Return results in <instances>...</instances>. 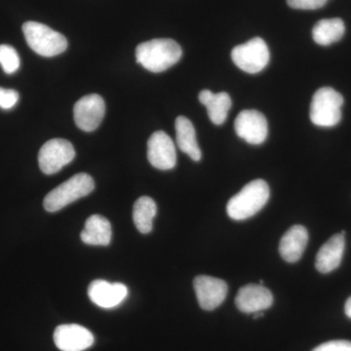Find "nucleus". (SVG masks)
I'll return each mask as SVG.
<instances>
[{"instance_id":"1","label":"nucleus","mask_w":351,"mask_h":351,"mask_svg":"<svg viewBox=\"0 0 351 351\" xmlns=\"http://www.w3.org/2000/svg\"><path fill=\"white\" fill-rule=\"evenodd\" d=\"M181 46L169 38H157L138 44L136 60L152 73H162L174 66L182 58Z\"/></svg>"},{"instance_id":"2","label":"nucleus","mask_w":351,"mask_h":351,"mask_svg":"<svg viewBox=\"0 0 351 351\" xmlns=\"http://www.w3.org/2000/svg\"><path fill=\"white\" fill-rule=\"evenodd\" d=\"M269 195L267 182L261 179L254 180L230 198L226 205V212L234 221L250 219L265 206Z\"/></svg>"},{"instance_id":"3","label":"nucleus","mask_w":351,"mask_h":351,"mask_svg":"<svg viewBox=\"0 0 351 351\" xmlns=\"http://www.w3.org/2000/svg\"><path fill=\"white\" fill-rule=\"evenodd\" d=\"M94 189V180L91 176L80 173L50 191L44 198L43 206L46 211L54 213L87 196Z\"/></svg>"},{"instance_id":"4","label":"nucleus","mask_w":351,"mask_h":351,"mask_svg":"<svg viewBox=\"0 0 351 351\" xmlns=\"http://www.w3.org/2000/svg\"><path fill=\"white\" fill-rule=\"evenodd\" d=\"M23 32L27 45L40 56H57L68 48V40L63 34L41 23H25L23 25Z\"/></svg>"},{"instance_id":"5","label":"nucleus","mask_w":351,"mask_h":351,"mask_svg":"<svg viewBox=\"0 0 351 351\" xmlns=\"http://www.w3.org/2000/svg\"><path fill=\"white\" fill-rule=\"evenodd\" d=\"M343 98L331 87H323L314 93L311 105V120L316 126L332 127L341 121Z\"/></svg>"},{"instance_id":"6","label":"nucleus","mask_w":351,"mask_h":351,"mask_svg":"<svg viewBox=\"0 0 351 351\" xmlns=\"http://www.w3.org/2000/svg\"><path fill=\"white\" fill-rule=\"evenodd\" d=\"M269 47L261 38H252L232 51L233 63L245 73L252 75L262 71L269 64Z\"/></svg>"},{"instance_id":"7","label":"nucleus","mask_w":351,"mask_h":351,"mask_svg":"<svg viewBox=\"0 0 351 351\" xmlns=\"http://www.w3.org/2000/svg\"><path fill=\"white\" fill-rule=\"evenodd\" d=\"M73 145L64 138H52L43 145L38 154V163L46 175H53L75 159Z\"/></svg>"},{"instance_id":"8","label":"nucleus","mask_w":351,"mask_h":351,"mask_svg":"<svg viewBox=\"0 0 351 351\" xmlns=\"http://www.w3.org/2000/svg\"><path fill=\"white\" fill-rule=\"evenodd\" d=\"M106 104L100 95L90 94L76 101L73 115L80 130L92 132L100 126L105 117Z\"/></svg>"},{"instance_id":"9","label":"nucleus","mask_w":351,"mask_h":351,"mask_svg":"<svg viewBox=\"0 0 351 351\" xmlns=\"http://www.w3.org/2000/svg\"><path fill=\"white\" fill-rule=\"evenodd\" d=\"M234 129L239 138L251 145L263 144L269 133L267 119L255 110H242L235 119Z\"/></svg>"},{"instance_id":"10","label":"nucleus","mask_w":351,"mask_h":351,"mask_svg":"<svg viewBox=\"0 0 351 351\" xmlns=\"http://www.w3.org/2000/svg\"><path fill=\"white\" fill-rule=\"evenodd\" d=\"M147 159L156 169L165 171L175 167L177 163L175 144L165 132H154L149 138Z\"/></svg>"},{"instance_id":"11","label":"nucleus","mask_w":351,"mask_h":351,"mask_svg":"<svg viewBox=\"0 0 351 351\" xmlns=\"http://www.w3.org/2000/svg\"><path fill=\"white\" fill-rule=\"evenodd\" d=\"M196 297L201 308L214 311L221 306L228 295V284L216 277L199 276L193 281Z\"/></svg>"},{"instance_id":"12","label":"nucleus","mask_w":351,"mask_h":351,"mask_svg":"<svg viewBox=\"0 0 351 351\" xmlns=\"http://www.w3.org/2000/svg\"><path fill=\"white\" fill-rule=\"evenodd\" d=\"M55 345L61 351H84L94 343V336L86 328L77 324L60 325L54 332Z\"/></svg>"},{"instance_id":"13","label":"nucleus","mask_w":351,"mask_h":351,"mask_svg":"<svg viewBox=\"0 0 351 351\" xmlns=\"http://www.w3.org/2000/svg\"><path fill=\"white\" fill-rule=\"evenodd\" d=\"M274 304V295L269 289L260 284H249L240 288L235 304L241 313H255L269 308Z\"/></svg>"},{"instance_id":"14","label":"nucleus","mask_w":351,"mask_h":351,"mask_svg":"<svg viewBox=\"0 0 351 351\" xmlns=\"http://www.w3.org/2000/svg\"><path fill=\"white\" fill-rule=\"evenodd\" d=\"M128 295V289L122 283H110L108 281H92L88 287V295L92 302L103 308H112L119 306Z\"/></svg>"},{"instance_id":"15","label":"nucleus","mask_w":351,"mask_h":351,"mask_svg":"<svg viewBox=\"0 0 351 351\" xmlns=\"http://www.w3.org/2000/svg\"><path fill=\"white\" fill-rule=\"evenodd\" d=\"M345 233L341 232L332 235L318 251L315 267L320 274H330L341 265L346 248Z\"/></svg>"},{"instance_id":"16","label":"nucleus","mask_w":351,"mask_h":351,"mask_svg":"<svg viewBox=\"0 0 351 351\" xmlns=\"http://www.w3.org/2000/svg\"><path fill=\"white\" fill-rule=\"evenodd\" d=\"M308 242V232L304 226L295 225L289 228L279 244L281 258L287 263H295L302 258Z\"/></svg>"},{"instance_id":"17","label":"nucleus","mask_w":351,"mask_h":351,"mask_svg":"<svg viewBox=\"0 0 351 351\" xmlns=\"http://www.w3.org/2000/svg\"><path fill=\"white\" fill-rule=\"evenodd\" d=\"M80 239L85 244L92 246H108L112 240V226L105 217L93 215L85 221Z\"/></svg>"},{"instance_id":"18","label":"nucleus","mask_w":351,"mask_h":351,"mask_svg":"<svg viewBox=\"0 0 351 351\" xmlns=\"http://www.w3.org/2000/svg\"><path fill=\"white\" fill-rule=\"evenodd\" d=\"M200 103L207 108L208 117L215 125H221L232 108V99L226 92L215 94L210 90H202L198 96Z\"/></svg>"},{"instance_id":"19","label":"nucleus","mask_w":351,"mask_h":351,"mask_svg":"<svg viewBox=\"0 0 351 351\" xmlns=\"http://www.w3.org/2000/svg\"><path fill=\"white\" fill-rule=\"evenodd\" d=\"M175 128L179 149L188 154L193 161H199L202 154L196 140L195 127L191 120L184 117H178L175 122Z\"/></svg>"},{"instance_id":"20","label":"nucleus","mask_w":351,"mask_h":351,"mask_svg":"<svg viewBox=\"0 0 351 351\" xmlns=\"http://www.w3.org/2000/svg\"><path fill=\"white\" fill-rule=\"evenodd\" d=\"M346 25L339 18L323 19L316 23L313 29V40L322 46L338 43L345 36Z\"/></svg>"},{"instance_id":"21","label":"nucleus","mask_w":351,"mask_h":351,"mask_svg":"<svg viewBox=\"0 0 351 351\" xmlns=\"http://www.w3.org/2000/svg\"><path fill=\"white\" fill-rule=\"evenodd\" d=\"M157 214L156 203L149 196H142L136 201L133 208V221L136 228L143 234L152 230V223Z\"/></svg>"},{"instance_id":"22","label":"nucleus","mask_w":351,"mask_h":351,"mask_svg":"<svg viewBox=\"0 0 351 351\" xmlns=\"http://www.w3.org/2000/svg\"><path fill=\"white\" fill-rule=\"evenodd\" d=\"M0 64L7 75H13L19 69L20 57L15 48L7 44L0 45Z\"/></svg>"},{"instance_id":"23","label":"nucleus","mask_w":351,"mask_h":351,"mask_svg":"<svg viewBox=\"0 0 351 351\" xmlns=\"http://www.w3.org/2000/svg\"><path fill=\"white\" fill-rule=\"evenodd\" d=\"M19 98V93L15 90L0 87V108L3 110H9V108L15 107Z\"/></svg>"},{"instance_id":"24","label":"nucleus","mask_w":351,"mask_h":351,"mask_svg":"<svg viewBox=\"0 0 351 351\" xmlns=\"http://www.w3.org/2000/svg\"><path fill=\"white\" fill-rule=\"evenodd\" d=\"M328 0H287L291 8L302 9V10H315L326 4Z\"/></svg>"},{"instance_id":"25","label":"nucleus","mask_w":351,"mask_h":351,"mask_svg":"<svg viewBox=\"0 0 351 351\" xmlns=\"http://www.w3.org/2000/svg\"><path fill=\"white\" fill-rule=\"evenodd\" d=\"M313 351H351V341L345 339L327 341L318 346Z\"/></svg>"},{"instance_id":"26","label":"nucleus","mask_w":351,"mask_h":351,"mask_svg":"<svg viewBox=\"0 0 351 351\" xmlns=\"http://www.w3.org/2000/svg\"><path fill=\"white\" fill-rule=\"evenodd\" d=\"M345 313L346 316L351 319V295L346 302Z\"/></svg>"},{"instance_id":"27","label":"nucleus","mask_w":351,"mask_h":351,"mask_svg":"<svg viewBox=\"0 0 351 351\" xmlns=\"http://www.w3.org/2000/svg\"><path fill=\"white\" fill-rule=\"evenodd\" d=\"M263 311H258V313H254V318H255V319H257V318L263 317Z\"/></svg>"},{"instance_id":"28","label":"nucleus","mask_w":351,"mask_h":351,"mask_svg":"<svg viewBox=\"0 0 351 351\" xmlns=\"http://www.w3.org/2000/svg\"><path fill=\"white\" fill-rule=\"evenodd\" d=\"M258 284H260V285H263V280H260V283H258Z\"/></svg>"}]
</instances>
